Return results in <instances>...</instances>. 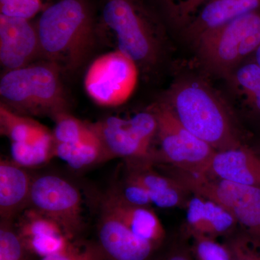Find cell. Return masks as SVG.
Listing matches in <instances>:
<instances>
[{
  "mask_svg": "<svg viewBox=\"0 0 260 260\" xmlns=\"http://www.w3.org/2000/svg\"><path fill=\"white\" fill-rule=\"evenodd\" d=\"M41 54L59 69L73 73L91 54L97 30L85 0H59L42 12L36 24Z\"/></svg>",
  "mask_w": 260,
  "mask_h": 260,
  "instance_id": "cell-1",
  "label": "cell"
},
{
  "mask_svg": "<svg viewBox=\"0 0 260 260\" xmlns=\"http://www.w3.org/2000/svg\"><path fill=\"white\" fill-rule=\"evenodd\" d=\"M166 102L184 127L216 151L242 145L229 110L203 84L181 82Z\"/></svg>",
  "mask_w": 260,
  "mask_h": 260,
  "instance_id": "cell-2",
  "label": "cell"
},
{
  "mask_svg": "<svg viewBox=\"0 0 260 260\" xmlns=\"http://www.w3.org/2000/svg\"><path fill=\"white\" fill-rule=\"evenodd\" d=\"M0 96L2 105L30 117L54 119L69 108L60 70L49 61L6 71L0 80Z\"/></svg>",
  "mask_w": 260,
  "mask_h": 260,
  "instance_id": "cell-3",
  "label": "cell"
},
{
  "mask_svg": "<svg viewBox=\"0 0 260 260\" xmlns=\"http://www.w3.org/2000/svg\"><path fill=\"white\" fill-rule=\"evenodd\" d=\"M102 25L115 39L117 50L150 69L162 54L164 34L158 19L140 0H107Z\"/></svg>",
  "mask_w": 260,
  "mask_h": 260,
  "instance_id": "cell-4",
  "label": "cell"
},
{
  "mask_svg": "<svg viewBox=\"0 0 260 260\" xmlns=\"http://www.w3.org/2000/svg\"><path fill=\"white\" fill-rule=\"evenodd\" d=\"M173 177L188 191L228 210L244 232L260 242V187L223 180L207 172L176 169Z\"/></svg>",
  "mask_w": 260,
  "mask_h": 260,
  "instance_id": "cell-5",
  "label": "cell"
},
{
  "mask_svg": "<svg viewBox=\"0 0 260 260\" xmlns=\"http://www.w3.org/2000/svg\"><path fill=\"white\" fill-rule=\"evenodd\" d=\"M194 43L200 56L213 69L232 73L260 45V10L205 32Z\"/></svg>",
  "mask_w": 260,
  "mask_h": 260,
  "instance_id": "cell-6",
  "label": "cell"
},
{
  "mask_svg": "<svg viewBox=\"0 0 260 260\" xmlns=\"http://www.w3.org/2000/svg\"><path fill=\"white\" fill-rule=\"evenodd\" d=\"M150 109L158 123L156 139L164 160L176 169L205 172L216 150L184 127L167 102Z\"/></svg>",
  "mask_w": 260,
  "mask_h": 260,
  "instance_id": "cell-7",
  "label": "cell"
},
{
  "mask_svg": "<svg viewBox=\"0 0 260 260\" xmlns=\"http://www.w3.org/2000/svg\"><path fill=\"white\" fill-rule=\"evenodd\" d=\"M28 207L59 224L70 240L74 241L83 232L81 194L64 178L55 174L32 178Z\"/></svg>",
  "mask_w": 260,
  "mask_h": 260,
  "instance_id": "cell-8",
  "label": "cell"
},
{
  "mask_svg": "<svg viewBox=\"0 0 260 260\" xmlns=\"http://www.w3.org/2000/svg\"><path fill=\"white\" fill-rule=\"evenodd\" d=\"M138 68L133 59L119 51L103 54L87 70L84 79L85 91L101 107L120 106L134 92Z\"/></svg>",
  "mask_w": 260,
  "mask_h": 260,
  "instance_id": "cell-9",
  "label": "cell"
},
{
  "mask_svg": "<svg viewBox=\"0 0 260 260\" xmlns=\"http://www.w3.org/2000/svg\"><path fill=\"white\" fill-rule=\"evenodd\" d=\"M97 231V243L107 260H153L160 249L135 236L102 205Z\"/></svg>",
  "mask_w": 260,
  "mask_h": 260,
  "instance_id": "cell-10",
  "label": "cell"
},
{
  "mask_svg": "<svg viewBox=\"0 0 260 260\" xmlns=\"http://www.w3.org/2000/svg\"><path fill=\"white\" fill-rule=\"evenodd\" d=\"M41 54L37 26L28 19L0 15V62L6 71L30 64Z\"/></svg>",
  "mask_w": 260,
  "mask_h": 260,
  "instance_id": "cell-11",
  "label": "cell"
},
{
  "mask_svg": "<svg viewBox=\"0 0 260 260\" xmlns=\"http://www.w3.org/2000/svg\"><path fill=\"white\" fill-rule=\"evenodd\" d=\"M14 225L25 248L34 256L43 258L61 252L74 242L59 224L30 207L19 215Z\"/></svg>",
  "mask_w": 260,
  "mask_h": 260,
  "instance_id": "cell-12",
  "label": "cell"
},
{
  "mask_svg": "<svg viewBox=\"0 0 260 260\" xmlns=\"http://www.w3.org/2000/svg\"><path fill=\"white\" fill-rule=\"evenodd\" d=\"M91 126L100 140L108 160L121 158L125 159L127 164L153 161V155L140 141L129 119L109 116Z\"/></svg>",
  "mask_w": 260,
  "mask_h": 260,
  "instance_id": "cell-13",
  "label": "cell"
},
{
  "mask_svg": "<svg viewBox=\"0 0 260 260\" xmlns=\"http://www.w3.org/2000/svg\"><path fill=\"white\" fill-rule=\"evenodd\" d=\"M205 172L223 180L260 187V153L243 145L217 150Z\"/></svg>",
  "mask_w": 260,
  "mask_h": 260,
  "instance_id": "cell-14",
  "label": "cell"
},
{
  "mask_svg": "<svg viewBox=\"0 0 260 260\" xmlns=\"http://www.w3.org/2000/svg\"><path fill=\"white\" fill-rule=\"evenodd\" d=\"M101 205L114 213L135 236L158 249L161 248L166 239L165 229L150 207L129 204L111 189L103 196Z\"/></svg>",
  "mask_w": 260,
  "mask_h": 260,
  "instance_id": "cell-15",
  "label": "cell"
},
{
  "mask_svg": "<svg viewBox=\"0 0 260 260\" xmlns=\"http://www.w3.org/2000/svg\"><path fill=\"white\" fill-rule=\"evenodd\" d=\"M187 235L216 239L233 233L237 222L228 210L213 200L195 195L186 202Z\"/></svg>",
  "mask_w": 260,
  "mask_h": 260,
  "instance_id": "cell-16",
  "label": "cell"
},
{
  "mask_svg": "<svg viewBox=\"0 0 260 260\" xmlns=\"http://www.w3.org/2000/svg\"><path fill=\"white\" fill-rule=\"evenodd\" d=\"M257 10L260 0H208L184 27V34L194 42L205 32Z\"/></svg>",
  "mask_w": 260,
  "mask_h": 260,
  "instance_id": "cell-17",
  "label": "cell"
},
{
  "mask_svg": "<svg viewBox=\"0 0 260 260\" xmlns=\"http://www.w3.org/2000/svg\"><path fill=\"white\" fill-rule=\"evenodd\" d=\"M32 178L25 168L12 160L0 161V217L1 220L14 222L30 200Z\"/></svg>",
  "mask_w": 260,
  "mask_h": 260,
  "instance_id": "cell-18",
  "label": "cell"
},
{
  "mask_svg": "<svg viewBox=\"0 0 260 260\" xmlns=\"http://www.w3.org/2000/svg\"><path fill=\"white\" fill-rule=\"evenodd\" d=\"M150 164H127L126 177L143 186L152 205L158 208H176L186 203L185 188L174 178L154 172Z\"/></svg>",
  "mask_w": 260,
  "mask_h": 260,
  "instance_id": "cell-19",
  "label": "cell"
},
{
  "mask_svg": "<svg viewBox=\"0 0 260 260\" xmlns=\"http://www.w3.org/2000/svg\"><path fill=\"white\" fill-rule=\"evenodd\" d=\"M54 153L55 157L75 170H81L108 160L96 134L79 143H55Z\"/></svg>",
  "mask_w": 260,
  "mask_h": 260,
  "instance_id": "cell-20",
  "label": "cell"
},
{
  "mask_svg": "<svg viewBox=\"0 0 260 260\" xmlns=\"http://www.w3.org/2000/svg\"><path fill=\"white\" fill-rule=\"evenodd\" d=\"M0 131L10 143H32L51 134L45 126L30 116L21 115L0 105Z\"/></svg>",
  "mask_w": 260,
  "mask_h": 260,
  "instance_id": "cell-21",
  "label": "cell"
},
{
  "mask_svg": "<svg viewBox=\"0 0 260 260\" xmlns=\"http://www.w3.org/2000/svg\"><path fill=\"white\" fill-rule=\"evenodd\" d=\"M53 133L32 143H10L11 160L20 167L36 168L44 165L55 157Z\"/></svg>",
  "mask_w": 260,
  "mask_h": 260,
  "instance_id": "cell-22",
  "label": "cell"
},
{
  "mask_svg": "<svg viewBox=\"0 0 260 260\" xmlns=\"http://www.w3.org/2000/svg\"><path fill=\"white\" fill-rule=\"evenodd\" d=\"M235 70L234 83L236 88L248 105L260 114V67L254 61Z\"/></svg>",
  "mask_w": 260,
  "mask_h": 260,
  "instance_id": "cell-23",
  "label": "cell"
},
{
  "mask_svg": "<svg viewBox=\"0 0 260 260\" xmlns=\"http://www.w3.org/2000/svg\"><path fill=\"white\" fill-rule=\"evenodd\" d=\"M53 120L55 121L52 132L55 143H79L95 135L91 124L77 119L69 112L59 114Z\"/></svg>",
  "mask_w": 260,
  "mask_h": 260,
  "instance_id": "cell-24",
  "label": "cell"
},
{
  "mask_svg": "<svg viewBox=\"0 0 260 260\" xmlns=\"http://www.w3.org/2000/svg\"><path fill=\"white\" fill-rule=\"evenodd\" d=\"M15 229L14 222H0V260H34Z\"/></svg>",
  "mask_w": 260,
  "mask_h": 260,
  "instance_id": "cell-25",
  "label": "cell"
},
{
  "mask_svg": "<svg viewBox=\"0 0 260 260\" xmlns=\"http://www.w3.org/2000/svg\"><path fill=\"white\" fill-rule=\"evenodd\" d=\"M190 245L194 260H233L232 254L225 243H220L215 238L192 236Z\"/></svg>",
  "mask_w": 260,
  "mask_h": 260,
  "instance_id": "cell-26",
  "label": "cell"
},
{
  "mask_svg": "<svg viewBox=\"0 0 260 260\" xmlns=\"http://www.w3.org/2000/svg\"><path fill=\"white\" fill-rule=\"evenodd\" d=\"M167 16L183 28L208 0H159Z\"/></svg>",
  "mask_w": 260,
  "mask_h": 260,
  "instance_id": "cell-27",
  "label": "cell"
},
{
  "mask_svg": "<svg viewBox=\"0 0 260 260\" xmlns=\"http://www.w3.org/2000/svg\"><path fill=\"white\" fill-rule=\"evenodd\" d=\"M225 241L233 260H260V242L245 232L227 236Z\"/></svg>",
  "mask_w": 260,
  "mask_h": 260,
  "instance_id": "cell-28",
  "label": "cell"
},
{
  "mask_svg": "<svg viewBox=\"0 0 260 260\" xmlns=\"http://www.w3.org/2000/svg\"><path fill=\"white\" fill-rule=\"evenodd\" d=\"M50 0H0L1 14L30 20L44 11Z\"/></svg>",
  "mask_w": 260,
  "mask_h": 260,
  "instance_id": "cell-29",
  "label": "cell"
},
{
  "mask_svg": "<svg viewBox=\"0 0 260 260\" xmlns=\"http://www.w3.org/2000/svg\"><path fill=\"white\" fill-rule=\"evenodd\" d=\"M110 189L121 200L129 204L143 207H150L152 205L146 189L126 176Z\"/></svg>",
  "mask_w": 260,
  "mask_h": 260,
  "instance_id": "cell-30",
  "label": "cell"
},
{
  "mask_svg": "<svg viewBox=\"0 0 260 260\" xmlns=\"http://www.w3.org/2000/svg\"><path fill=\"white\" fill-rule=\"evenodd\" d=\"M40 260H107L98 243L78 244L73 242L66 250Z\"/></svg>",
  "mask_w": 260,
  "mask_h": 260,
  "instance_id": "cell-31",
  "label": "cell"
},
{
  "mask_svg": "<svg viewBox=\"0 0 260 260\" xmlns=\"http://www.w3.org/2000/svg\"><path fill=\"white\" fill-rule=\"evenodd\" d=\"M153 260H194L191 254L190 245L184 238L176 239L170 243L160 254L155 255Z\"/></svg>",
  "mask_w": 260,
  "mask_h": 260,
  "instance_id": "cell-32",
  "label": "cell"
},
{
  "mask_svg": "<svg viewBox=\"0 0 260 260\" xmlns=\"http://www.w3.org/2000/svg\"><path fill=\"white\" fill-rule=\"evenodd\" d=\"M255 62L260 67V45L255 51Z\"/></svg>",
  "mask_w": 260,
  "mask_h": 260,
  "instance_id": "cell-33",
  "label": "cell"
}]
</instances>
